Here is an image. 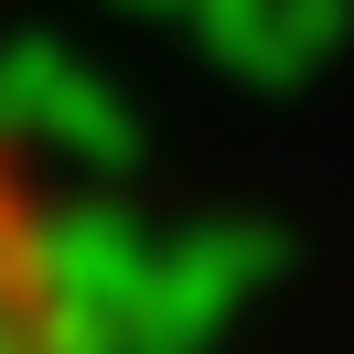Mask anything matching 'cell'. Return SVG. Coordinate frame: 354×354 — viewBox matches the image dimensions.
Here are the masks:
<instances>
[{
    "label": "cell",
    "instance_id": "6da1fadb",
    "mask_svg": "<svg viewBox=\"0 0 354 354\" xmlns=\"http://www.w3.org/2000/svg\"><path fill=\"white\" fill-rule=\"evenodd\" d=\"M0 354H86L75 225L11 108H0Z\"/></svg>",
    "mask_w": 354,
    "mask_h": 354
}]
</instances>
